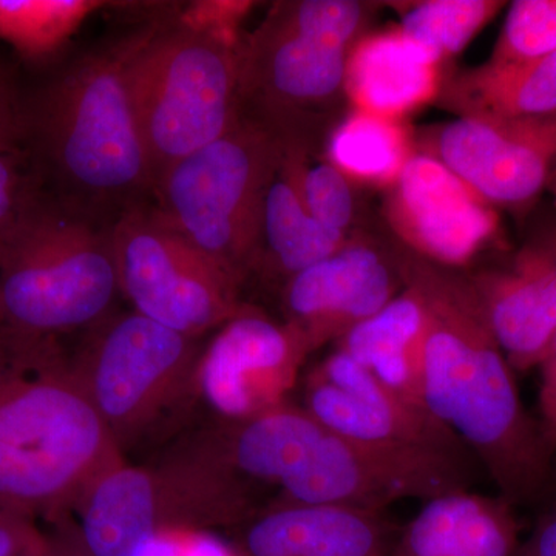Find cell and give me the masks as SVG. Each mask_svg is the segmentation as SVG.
Returning <instances> with one entry per match:
<instances>
[{"label": "cell", "mask_w": 556, "mask_h": 556, "mask_svg": "<svg viewBox=\"0 0 556 556\" xmlns=\"http://www.w3.org/2000/svg\"><path fill=\"white\" fill-rule=\"evenodd\" d=\"M46 544L35 519L0 503V556H42Z\"/></svg>", "instance_id": "cell-31"}, {"label": "cell", "mask_w": 556, "mask_h": 556, "mask_svg": "<svg viewBox=\"0 0 556 556\" xmlns=\"http://www.w3.org/2000/svg\"><path fill=\"white\" fill-rule=\"evenodd\" d=\"M240 50L177 17L146 25L130 61V89L153 192L164 172L239 123Z\"/></svg>", "instance_id": "cell-6"}, {"label": "cell", "mask_w": 556, "mask_h": 556, "mask_svg": "<svg viewBox=\"0 0 556 556\" xmlns=\"http://www.w3.org/2000/svg\"><path fill=\"white\" fill-rule=\"evenodd\" d=\"M201 351L200 339L131 311L87 329L68 364L124 455L195 396Z\"/></svg>", "instance_id": "cell-7"}, {"label": "cell", "mask_w": 556, "mask_h": 556, "mask_svg": "<svg viewBox=\"0 0 556 556\" xmlns=\"http://www.w3.org/2000/svg\"><path fill=\"white\" fill-rule=\"evenodd\" d=\"M327 428L291 402L241 422H218L197 434L223 466L248 484L280 489L300 470Z\"/></svg>", "instance_id": "cell-19"}, {"label": "cell", "mask_w": 556, "mask_h": 556, "mask_svg": "<svg viewBox=\"0 0 556 556\" xmlns=\"http://www.w3.org/2000/svg\"><path fill=\"white\" fill-rule=\"evenodd\" d=\"M303 408L339 437L390 452L471 463V453L426 408L409 404L336 350L309 372Z\"/></svg>", "instance_id": "cell-11"}, {"label": "cell", "mask_w": 556, "mask_h": 556, "mask_svg": "<svg viewBox=\"0 0 556 556\" xmlns=\"http://www.w3.org/2000/svg\"><path fill=\"white\" fill-rule=\"evenodd\" d=\"M517 556H556V485L532 533L521 541Z\"/></svg>", "instance_id": "cell-33"}, {"label": "cell", "mask_w": 556, "mask_h": 556, "mask_svg": "<svg viewBox=\"0 0 556 556\" xmlns=\"http://www.w3.org/2000/svg\"><path fill=\"white\" fill-rule=\"evenodd\" d=\"M426 331L422 299L415 288L405 283L404 291L386 308L343 336L338 350L409 404L426 408L422 402Z\"/></svg>", "instance_id": "cell-21"}, {"label": "cell", "mask_w": 556, "mask_h": 556, "mask_svg": "<svg viewBox=\"0 0 556 556\" xmlns=\"http://www.w3.org/2000/svg\"><path fill=\"white\" fill-rule=\"evenodd\" d=\"M119 292L135 313L201 339L236 317L241 281L182 239L153 207L131 208L110 228Z\"/></svg>", "instance_id": "cell-9"}, {"label": "cell", "mask_w": 556, "mask_h": 556, "mask_svg": "<svg viewBox=\"0 0 556 556\" xmlns=\"http://www.w3.org/2000/svg\"><path fill=\"white\" fill-rule=\"evenodd\" d=\"M22 150L21 123L17 105L0 94V152Z\"/></svg>", "instance_id": "cell-34"}, {"label": "cell", "mask_w": 556, "mask_h": 556, "mask_svg": "<svg viewBox=\"0 0 556 556\" xmlns=\"http://www.w3.org/2000/svg\"><path fill=\"white\" fill-rule=\"evenodd\" d=\"M119 294L110 228L43 190L0 249V358L100 324Z\"/></svg>", "instance_id": "cell-4"}, {"label": "cell", "mask_w": 556, "mask_h": 556, "mask_svg": "<svg viewBox=\"0 0 556 556\" xmlns=\"http://www.w3.org/2000/svg\"><path fill=\"white\" fill-rule=\"evenodd\" d=\"M112 5L101 0H0V39L30 60L50 56L87 17Z\"/></svg>", "instance_id": "cell-24"}, {"label": "cell", "mask_w": 556, "mask_h": 556, "mask_svg": "<svg viewBox=\"0 0 556 556\" xmlns=\"http://www.w3.org/2000/svg\"><path fill=\"white\" fill-rule=\"evenodd\" d=\"M424 503L402 530L393 556H517V514L503 496L464 489Z\"/></svg>", "instance_id": "cell-18"}, {"label": "cell", "mask_w": 556, "mask_h": 556, "mask_svg": "<svg viewBox=\"0 0 556 556\" xmlns=\"http://www.w3.org/2000/svg\"><path fill=\"white\" fill-rule=\"evenodd\" d=\"M42 193V182L24 150L0 152V249Z\"/></svg>", "instance_id": "cell-29"}, {"label": "cell", "mask_w": 556, "mask_h": 556, "mask_svg": "<svg viewBox=\"0 0 556 556\" xmlns=\"http://www.w3.org/2000/svg\"><path fill=\"white\" fill-rule=\"evenodd\" d=\"M123 457L58 346L0 361V503L60 518Z\"/></svg>", "instance_id": "cell-3"}, {"label": "cell", "mask_w": 556, "mask_h": 556, "mask_svg": "<svg viewBox=\"0 0 556 556\" xmlns=\"http://www.w3.org/2000/svg\"><path fill=\"white\" fill-rule=\"evenodd\" d=\"M503 5L493 0L417 3L402 16L401 31L441 62L463 50Z\"/></svg>", "instance_id": "cell-26"}, {"label": "cell", "mask_w": 556, "mask_h": 556, "mask_svg": "<svg viewBox=\"0 0 556 556\" xmlns=\"http://www.w3.org/2000/svg\"><path fill=\"white\" fill-rule=\"evenodd\" d=\"M536 368H540L541 375L540 422L556 448V334Z\"/></svg>", "instance_id": "cell-32"}, {"label": "cell", "mask_w": 556, "mask_h": 556, "mask_svg": "<svg viewBox=\"0 0 556 556\" xmlns=\"http://www.w3.org/2000/svg\"><path fill=\"white\" fill-rule=\"evenodd\" d=\"M556 50V0H517L508 9L489 68H508Z\"/></svg>", "instance_id": "cell-27"}, {"label": "cell", "mask_w": 556, "mask_h": 556, "mask_svg": "<svg viewBox=\"0 0 556 556\" xmlns=\"http://www.w3.org/2000/svg\"><path fill=\"white\" fill-rule=\"evenodd\" d=\"M383 511L270 504L240 527L236 556H388Z\"/></svg>", "instance_id": "cell-17"}, {"label": "cell", "mask_w": 556, "mask_h": 556, "mask_svg": "<svg viewBox=\"0 0 556 556\" xmlns=\"http://www.w3.org/2000/svg\"><path fill=\"white\" fill-rule=\"evenodd\" d=\"M331 164L367 181H394L409 160L396 121L357 112L336 130L329 146Z\"/></svg>", "instance_id": "cell-25"}, {"label": "cell", "mask_w": 556, "mask_h": 556, "mask_svg": "<svg viewBox=\"0 0 556 556\" xmlns=\"http://www.w3.org/2000/svg\"><path fill=\"white\" fill-rule=\"evenodd\" d=\"M470 281L511 368H536L556 334V225Z\"/></svg>", "instance_id": "cell-16"}, {"label": "cell", "mask_w": 556, "mask_h": 556, "mask_svg": "<svg viewBox=\"0 0 556 556\" xmlns=\"http://www.w3.org/2000/svg\"><path fill=\"white\" fill-rule=\"evenodd\" d=\"M438 153L486 203L529 206L556 175V113L463 115L439 134Z\"/></svg>", "instance_id": "cell-13"}, {"label": "cell", "mask_w": 556, "mask_h": 556, "mask_svg": "<svg viewBox=\"0 0 556 556\" xmlns=\"http://www.w3.org/2000/svg\"><path fill=\"white\" fill-rule=\"evenodd\" d=\"M300 188L309 214L325 228L345 236L354 208L346 175L331 163L317 164L311 169L303 167Z\"/></svg>", "instance_id": "cell-28"}, {"label": "cell", "mask_w": 556, "mask_h": 556, "mask_svg": "<svg viewBox=\"0 0 556 556\" xmlns=\"http://www.w3.org/2000/svg\"><path fill=\"white\" fill-rule=\"evenodd\" d=\"M299 155L295 144H285L263 206L262 251L265 247L269 268L285 283L348 247L345 236L325 228L309 214L300 188L303 164Z\"/></svg>", "instance_id": "cell-22"}, {"label": "cell", "mask_w": 556, "mask_h": 556, "mask_svg": "<svg viewBox=\"0 0 556 556\" xmlns=\"http://www.w3.org/2000/svg\"><path fill=\"white\" fill-rule=\"evenodd\" d=\"M438 65L401 30L380 33L348 56L345 87L358 112L396 121L437 93Z\"/></svg>", "instance_id": "cell-20"}, {"label": "cell", "mask_w": 556, "mask_h": 556, "mask_svg": "<svg viewBox=\"0 0 556 556\" xmlns=\"http://www.w3.org/2000/svg\"><path fill=\"white\" fill-rule=\"evenodd\" d=\"M144 30L80 54L17 105L22 150L43 190L105 228L153 197L130 89V61Z\"/></svg>", "instance_id": "cell-2"}, {"label": "cell", "mask_w": 556, "mask_h": 556, "mask_svg": "<svg viewBox=\"0 0 556 556\" xmlns=\"http://www.w3.org/2000/svg\"><path fill=\"white\" fill-rule=\"evenodd\" d=\"M309 354L294 328L244 305L203 346L195 396L204 399L218 422L263 415L289 402Z\"/></svg>", "instance_id": "cell-12"}, {"label": "cell", "mask_w": 556, "mask_h": 556, "mask_svg": "<svg viewBox=\"0 0 556 556\" xmlns=\"http://www.w3.org/2000/svg\"><path fill=\"white\" fill-rule=\"evenodd\" d=\"M464 115L541 116L556 113V50L508 68L482 65L452 91Z\"/></svg>", "instance_id": "cell-23"}, {"label": "cell", "mask_w": 556, "mask_h": 556, "mask_svg": "<svg viewBox=\"0 0 556 556\" xmlns=\"http://www.w3.org/2000/svg\"><path fill=\"white\" fill-rule=\"evenodd\" d=\"M399 265L426 306L424 407L460 439L511 506L543 500L556 448L522 404L470 278L427 262Z\"/></svg>", "instance_id": "cell-1"}, {"label": "cell", "mask_w": 556, "mask_h": 556, "mask_svg": "<svg viewBox=\"0 0 556 556\" xmlns=\"http://www.w3.org/2000/svg\"><path fill=\"white\" fill-rule=\"evenodd\" d=\"M42 556H91L84 547L78 535V530L73 535H58L47 538L46 548Z\"/></svg>", "instance_id": "cell-35"}, {"label": "cell", "mask_w": 556, "mask_h": 556, "mask_svg": "<svg viewBox=\"0 0 556 556\" xmlns=\"http://www.w3.org/2000/svg\"><path fill=\"white\" fill-rule=\"evenodd\" d=\"M390 215L417 251L441 265H460L493 236L490 204L438 159L409 156L394 179Z\"/></svg>", "instance_id": "cell-15"}, {"label": "cell", "mask_w": 556, "mask_h": 556, "mask_svg": "<svg viewBox=\"0 0 556 556\" xmlns=\"http://www.w3.org/2000/svg\"><path fill=\"white\" fill-rule=\"evenodd\" d=\"M401 285V265H391L375 249L348 244L285 283V324L314 353L386 308Z\"/></svg>", "instance_id": "cell-14"}, {"label": "cell", "mask_w": 556, "mask_h": 556, "mask_svg": "<svg viewBox=\"0 0 556 556\" xmlns=\"http://www.w3.org/2000/svg\"><path fill=\"white\" fill-rule=\"evenodd\" d=\"M252 3L232 0H201L190 3L177 17L190 30L203 33L208 38L240 49V24L247 17Z\"/></svg>", "instance_id": "cell-30"}, {"label": "cell", "mask_w": 556, "mask_h": 556, "mask_svg": "<svg viewBox=\"0 0 556 556\" xmlns=\"http://www.w3.org/2000/svg\"><path fill=\"white\" fill-rule=\"evenodd\" d=\"M283 152L276 131L241 112L223 137L164 172L153 211L244 283L258 268L263 206Z\"/></svg>", "instance_id": "cell-5"}, {"label": "cell", "mask_w": 556, "mask_h": 556, "mask_svg": "<svg viewBox=\"0 0 556 556\" xmlns=\"http://www.w3.org/2000/svg\"><path fill=\"white\" fill-rule=\"evenodd\" d=\"M470 468V463L371 447L327 428L298 473L278 489L273 504L383 511L407 497L428 501L468 489Z\"/></svg>", "instance_id": "cell-10"}, {"label": "cell", "mask_w": 556, "mask_h": 556, "mask_svg": "<svg viewBox=\"0 0 556 556\" xmlns=\"http://www.w3.org/2000/svg\"><path fill=\"white\" fill-rule=\"evenodd\" d=\"M364 21L361 3L305 0L276 11L240 50V101L283 138L289 116L345 87L346 49Z\"/></svg>", "instance_id": "cell-8"}]
</instances>
